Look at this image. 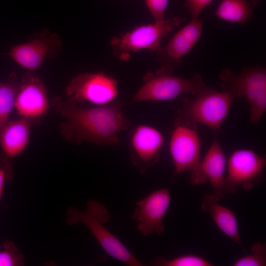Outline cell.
Here are the masks:
<instances>
[{"instance_id": "1", "label": "cell", "mask_w": 266, "mask_h": 266, "mask_svg": "<svg viewBox=\"0 0 266 266\" xmlns=\"http://www.w3.org/2000/svg\"><path fill=\"white\" fill-rule=\"evenodd\" d=\"M50 105L65 119L60 126L63 137L76 144L87 141L100 145H118L119 133L130 126L119 100L98 107L83 108L68 98L64 100L55 97Z\"/></svg>"}, {"instance_id": "2", "label": "cell", "mask_w": 266, "mask_h": 266, "mask_svg": "<svg viewBox=\"0 0 266 266\" xmlns=\"http://www.w3.org/2000/svg\"><path fill=\"white\" fill-rule=\"evenodd\" d=\"M87 209L81 211L70 206L66 212V223L68 225L82 223L93 233L109 256L129 266L144 265L129 251L125 245L105 227L109 221L110 214L105 206L95 200L87 203Z\"/></svg>"}, {"instance_id": "3", "label": "cell", "mask_w": 266, "mask_h": 266, "mask_svg": "<svg viewBox=\"0 0 266 266\" xmlns=\"http://www.w3.org/2000/svg\"><path fill=\"white\" fill-rule=\"evenodd\" d=\"M223 91L233 98H245L250 105V122L258 123L266 110V70L257 66L243 69L235 74L230 68L219 75Z\"/></svg>"}, {"instance_id": "4", "label": "cell", "mask_w": 266, "mask_h": 266, "mask_svg": "<svg viewBox=\"0 0 266 266\" xmlns=\"http://www.w3.org/2000/svg\"><path fill=\"white\" fill-rule=\"evenodd\" d=\"M193 98L183 99L175 120L202 124L217 132L227 117L233 98L207 86Z\"/></svg>"}, {"instance_id": "5", "label": "cell", "mask_w": 266, "mask_h": 266, "mask_svg": "<svg viewBox=\"0 0 266 266\" xmlns=\"http://www.w3.org/2000/svg\"><path fill=\"white\" fill-rule=\"evenodd\" d=\"M169 150L175 175L190 171L192 184L201 185L206 181L200 166V140L198 125L175 120L170 133Z\"/></svg>"}, {"instance_id": "6", "label": "cell", "mask_w": 266, "mask_h": 266, "mask_svg": "<svg viewBox=\"0 0 266 266\" xmlns=\"http://www.w3.org/2000/svg\"><path fill=\"white\" fill-rule=\"evenodd\" d=\"M181 16L165 18L153 24L137 26L110 41L114 54L120 60L129 58V53L142 49L156 51L160 46L163 38L186 20Z\"/></svg>"}, {"instance_id": "7", "label": "cell", "mask_w": 266, "mask_h": 266, "mask_svg": "<svg viewBox=\"0 0 266 266\" xmlns=\"http://www.w3.org/2000/svg\"><path fill=\"white\" fill-rule=\"evenodd\" d=\"M143 81V85L133 97L134 102L170 100L186 93L195 96L207 87L199 74L185 78L147 72Z\"/></svg>"}, {"instance_id": "8", "label": "cell", "mask_w": 266, "mask_h": 266, "mask_svg": "<svg viewBox=\"0 0 266 266\" xmlns=\"http://www.w3.org/2000/svg\"><path fill=\"white\" fill-rule=\"evenodd\" d=\"M266 166L265 156L251 149L234 150L227 162L224 193L233 194L242 187L248 190L260 181Z\"/></svg>"}, {"instance_id": "9", "label": "cell", "mask_w": 266, "mask_h": 266, "mask_svg": "<svg viewBox=\"0 0 266 266\" xmlns=\"http://www.w3.org/2000/svg\"><path fill=\"white\" fill-rule=\"evenodd\" d=\"M66 93L77 103L103 105L114 100L119 94L118 81L102 72L80 73L71 79Z\"/></svg>"}, {"instance_id": "10", "label": "cell", "mask_w": 266, "mask_h": 266, "mask_svg": "<svg viewBox=\"0 0 266 266\" xmlns=\"http://www.w3.org/2000/svg\"><path fill=\"white\" fill-rule=\"evenodd\" d=\"M202 21L198 18L191 20L170 38L165 47H160L155 51L160 67L155 73L172 75L180 66L182 59L194 47L201 37Z\"/></svg>"}, {"instance_id": "11", "label": "cell", "mask_w": 266, "mask_h": 266, "mask_svg": "<svg viewBox=\"0 0 266 266\" xmlns=\"http://www.w3.org/2000/svg\"><path fill=\"white\" fill-rule=\"evenodd\" d=\"M168 188L151 192L136 203L132 218L137 223V230L145 236L161 234L165 230L163 219L170 206Z\"/></svg>"}, {"instance_id": "12", "label": "cell", "mask_w": 266, "mask_h": 266, "mask_svg": "<svg viewBox=\"0 0 266 266\" xmlns=\"http://www.w3.org/2000/svg\"><path fill=\"white\" fill-rule=\"evenodd\" d=\"M164 143L163 135L157 129L146 125L135 127L129 135V152L132 163L141 173H146L160 161L159 152Z\"/></svg>"}, {"instance_id": "13", "label": "cell", "mask_w": 266, "mask_h": 266, "mask_svg": "<svg viewBox=\"0 0 266 266\" xmlns=\"http://www.w3.org/2000/svg\"><path fill=\"white\" fill-rule=\"evenodd\" d=\"M47 90L42 81L29 74L20 82L14 107L21 117L32 120L35 123L45 116L49 108Z\"/></svg>"}, {"instance_id": "14", "label": "cell", "mask_w": 266, "mask_h": 266, "mask_svg": "<svg viewBox=\"0 0 266 266\" xmlns=\"http://www.w3.org/2000/svg\"><path fill=\"white\" fill-rule=\"evenodd\" d=\"M61 45L59 37L54 34L14 46L8 55L20 66L33 71L41 66L47 58L55 57Z\"/></svg>"}, {"instance_id": "15", "label": "cell", "mask_w": 266, "mask_h": 266, "mask_svg": "<svg viewBox=\"0 0 266 266\" xmlns=\"http://www.w3.org/2000/svg\"><path fill=\"white\" fill-rule=\"evenodd\" d=\"M214 135L211 144L200 162L202 172L208 180L214 190L212 195L218 201L224 198V186L227 168V160L223 149L217 136Z\"/></svg>"}, {"instance_id": "16", "label": "cell", "mask_w": 266, "mask_h": 266, "mask_svg": "<svg viewBox=\"0 0 266 266\" xmlns=\"http://www.w3.org/2000/svg\"><path fill=\"white\" fill-rule=\"evenodd\" d=\"M35 124L25 117L8 121L0 130L2 156L12 160L21 154L29 142L31 127Z\"/></svg>"}, {"instance_id": "17", "label": "cell", "mask_w": 266, "mask_h": 266, "mask_svg": "<svg viewBox=\"0 0 266 266\" xmlns=\"http://www.w3.org/2000/svg\"><path fill=\"white\" fill-rule=\"evenodd\" d=\"M212 195H205L201 208L208 212L218 228L233 241L241 246L237 220L234 212L219 204Z\"/></svg>"}, {"instance_id": "18", "label": "cell", "mask_w": 266, "mask_h": 266, "mask_svg": "<svg viewBox=\"0 0 266 266\" xmlns=\"http://www.w3.org/2000/svg\"><path fill=\"white\" fill-rule=\"evenodd\" d=\"M260 2V0H222L214 15L227 22L245 25Z\"/></svg>"}, {"instance_id": "19", "label": "cell", "mask_w": 266, "mask_h": 266, "mask_svg": "<svg viewBox=\"0 0 266 266\" xmlns=\"http://www.w3.org/2000/svg\"><path fill=\"white\" fill-rule=\"evenodd\" d=\"M19 85L15 73L10 75L7 82H0V130L8 121Z\"/></svg>"}, {"instance_id": "20", "label": "cell", "mask_w": 266, "mask_h": 266, "mask_svg": "<svg viewBox=\"0 0 266 266\" xmlns=\"http://www.w3.org/2000/svg\"><path fill=\"white\" fill-rule=\"evenodd\" d=\"M154 266H212L207 260L197 255H185L171 259L158 257L151 261Z\"/></svg>"}, {"instance_id": "21", "label": "cell", "mask_w": 266, "mask_h": 266, "mask_svg": "<svg viewBox=\"0 0 266 266\" xmlns=\"http://www.w3.org/2000/svg\"><path fill=\"white\" fill-rule=\"evenodd\" d=\"M24 258L18 248L11 240H5L0 248V266H22Z\"/></svg>"}, {"instance_id": "22", "label": "cell", "mask_w": 266, "mask_h": 266, "mask_svg": "<svg viewBox=\"0 0 266 266\" xmlns=\"http://www.w3.org/2000/svg\"><path fill=\"white\" fill-rule=\"evenodd\" d=\"M251 254L235 260L233 266H266V245L260 243L253 244Z\"/></svg>"}, {"instance_id": "23", "label": "cell", "mask_w": 266, "mask_h": 266, "mask_svg": "<svg viewBox=\"0 0 266 266\" xmlns=\"http://www.w3.org/2000/svg\"><path fill=\"white\" fill-rule=\"evenodd\" d=\"M14 170L11 160L3 156L0 157V201L5 184L13 178Z\"/></svg>"}, {"instance_id": "24", "label": "cell", "mask_w": 266, "mask_h": 266, "mask_svg": "<svg viewBox=\"0 0 266 266\" xmlns=\"http://www.w3.org/2000/svg\"><path fill=\"white\" fill-rule=\"evenodd\" d=\"M154 22L164 20L169 0H145Z\"/></svg>"}, {"instance_id": "25", "label": "cell", "mask_w": 266, "mask_h": 266, "mask_svg": "<svg viewBox=\"0 0 266 266\" xmlns=\"http://www.w3.org/2000/svg\"><path fill=\"white\" fill-rule=\"evenodd\" d=\"M213 0H184L182 6L187 9L192 18H198Z\"/></svg>"}]
</instances>
